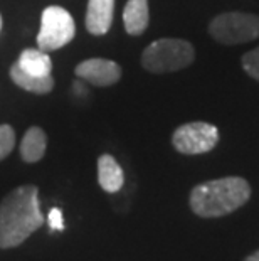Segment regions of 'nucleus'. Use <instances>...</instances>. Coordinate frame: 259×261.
<instances>
[{
    "label": "nucleus",
    "instance_id": "1",
    "mask_svg": "<svg viewBox=\"0 0 259 261\" xmlns=\"http://www.w3.org/2000/svg\"><path fill=\"white\" fill-rule=\"evenodd\" d=\"M44 224L36 186H20L0 202V248H15Z\"/></svg>",
    "mask_w": 259,
    "mask_h": 261
},
{
    "label": "nucleus",
    "instance_id": "2",
    "mask_svg": "<svg viewBox=\"0 0 259 261\" xmlns=\"http://www.w3.org/2000/svg\"><path fill=\"white\" fill-rule=\"evenodd\" d=\"M251 197V187L242 177H224L194 187L190 207L200 218H220L239 209Z\"/></svg>",
    "mask_w": 259,
    "mask_h": 261
},
{
    "label": "nucleus",
    "instance_id": "3",
    "mask_svg": "<svg viewBox=\"0 0 259 261\" xmlns=\"http://www.w3.org/2000/svg\"><path fill=\"white\" fill-rule=\"evenodd\" d=\"M195 51L184 39L163 37L152 42L141 54L143 68L150 73H172L187 68L194 61Z\"/></svg>",
    "mask_w": 259,
    "mask_h": 261
},
{
    "label": "nucleus",
    "instance_id": "4",
    "mask_svg": "<svg viewBox=\"0 0 259 261\" xmlns=\"http://www.w3.org/2000/svg\"><path fill=\"white\" fill-rule=\"evenodd\" d=\"M76 24L68 10L51 5L42 12L41 31L37 34V47L44 53L64 47L74 39Z\"/></svg>",
    "mask_w": 259,
    "mask_h": 261
},
{
    "label": "nucleus",
    "instance_id": "5",
    "mask_svg": "<svg viewBox=\"0 0 259 261\" xmlns=\"http://www.w3.org/2000/svg\"><path fill=\"white\" fill-rule=\"evenodd\" d=\"M211 36L220 44H242L259 37V15L227 12L211 22Z\"/></svg>",
    "mask_w": 259,
    "mask_h": 261
},
{
    "label": "nucleus",
    "instance_id": "6",
    "mask_svg": "<svg viewBox=\"0 0 259 261\" xmlns=\"http://www.w3.org/2000/svg\"><path fill=\"white\" fill-rule=\"evenodd\" d=\"M174 147L180 153L185 155H197L206 153L217 145L219 142V130L206 121H194V123H185L179 126L174 132Z\"/></svg>",
    "mask_w": 259,
    "mask_h": 261
},
{
    "label": "nucleus",
    "instance_id": "7",
    "mask_svg": "<svg viewBox=\"0 0 259 261\" xmlns=\"http://www.w3.org/2000/svg\"><path fill=\"white\" fill-rule=\"evenodd\" d=\"M74 73L93 86H111L120 81L121 68L114 61L93 58L79 63L76 66Z\"/></svg>",
    "mask_w": 259,
    "mask_h": 261
},
{
    "label": "nucleus",
    "instance_id": "8",
    "mask_svg": "<svg viewBox=\"0 0 259 261\" xmlns=\"http://www.w3.org/2000/svg\"><path fill=\"white\" fill-rule=\"evenodd\" d=\"M114 0H90L86 10V29L93 36H104L113 24Z\"/></svg>",
    "mask_w": 259,
    "mask_h": 261
},
{
    "label": "nucleus",
    "instance_id": "9",
    "mask_svg": "<svg viewBox=\"0 0 259 261\" xmlns=\"http://www.w3.org/2000/svg\"><path fill=\"white\" fill-rule=\"evenodd\" d=\"M98 180L103 191L109 194L118 192L125 184V175L123 169L120 167V164L114 160L111 155L104 153L98 160Z\"/></svg>",
    "mask_w": 259,
    "mask_h": 261
},
{
    "label": "nucleus",
    "instance_id": "10",
    "mask_svg": "<svg viewBox=\"0 0 259 261\" xmlns=\"http://www.w3.org/2000/svg\"><path fill=\"white\" fill-rule=\"evenodd\" d=\"M148 0H128L123 10V24L130 36H140L148 27Z\"/></svg>",
    "mask_w": 259,
    "mask_h": 261
},
{
    "label": "nucleus",
    "instance_id": "11",
    "mask_svg": "<svg viewBox=\"0 0 259 261\" xmlns=\"http://www.w3.org/2000/svg\"><path fill=\"white\" fill-rule=\"evenodd\" d=\"M17 64L20 66L22 71H25L27 74L32 76H52V61L47 56V53L37 49H24L20 53Z\"/></svg>",
    "mask_w": 259,
    "mask_h": 261
},
{
    "label": "nucleus",
    "instance_id": "12",
    "mask_svg": "<svg viewBox=\"0 0 259 261\" xmlns=\"http://www.w3.org/2000/svg\"><path fill=\"white\" fill-rule=\"evenodd\" d=\"M46 145H47V140H46L44 130L39 128V126H32V128L25 132V135L20 142L22 159L29 164L39 162L44 157V153H46Z\"/></svg>",
    "mask_w": 259,
    "mask_h": 261
},
{
    "label": "nucleus",
    "instance_id": "13",
    "mask_svg": "<svg viewBox=\"0 0 259 261\" xmlns=\"http://www.w3.org/2000/svg\"><path fill=\"white\" fill-rule=\"evenodd\" d=\"M10 77H12V81L19 88H22V90H25V91H31V93L46 94V93H49L54 88L52 76L41 77V76L27 74L25 71L20 69V66L17 63H15L12 68H10Z\"/></svg>",
    "mask_w": 259,
    "mask_h": 261
},
{
    "label": "nucleus",
    "instance_id": "14",
    "mask_svg": "<svg viewBox=\"0 0 259 261\" xmlns=\"http://www.w3.org/2000/svg\"><path fill=\"white\" fill-rule=\"evenodd\" d=\"M15 145V132L10 125H0V160L12 152Z\"/></svg>",
    "mask_w": 259,
    "mask_h": 261
},
{
    "label": "nucleus",
    "instance_id": "15",
    "mask_svg": "<svg viewBox=\"0 0 259 261\" xmlns=\"http://www.w3.org/2000/svg\"><path fill=\"white\" fill-rule=\"evenodd\" d=\"M242 68L246 69L247 74L259 81V47L252 49L242 58Z\"/></svg>",
    "mask_w": 259,
    "mask_h": 261
},
{
    "label": "nucleus",
    "instance_id": "16",
    "mask_svg": "<svg viewBox=\"0 0 259 261\" xmlns=\"http://www.w3.org/2000/svg\"><path fill=\"white\" fill-rule=\"evenodd\" d=\"M47 223H49V227L54 231H63L64 229V219H63V213H61V209L52 207L51 211H49Z\"/></svg>",
    "mask_w": 259,
    "mask_h": 261
},
{
    "label": "nucleus",
    "instance_id": "17",
    "mask_svg": "<svg viewBox=\"0 0 259 261\" xmlns=\"http://www.w3.org/2000/svg\"><path fill=\"white\" fill-rule=\"evenodd\" d=\"M244 261H259V251H256V253H252V254H249Z\"/></svg>",
    "mask_w": 259,
    "mask_h": 261
},
{
    "label": "nucleus",
    "instance_id": "18",
    "mask_svg": "<svg viewBox=\"0 0 259 261\" xmlns=\"http://www.w3.org/2000/svg\"><path fill=\"white\" fill-rule=\"evenodd\" d=\"M0 29H2V15H0Z\"/></svg>",
    "mask_w": 259,
    "mask_h": 261
}]
</instances>
